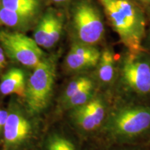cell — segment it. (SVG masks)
I'll list each match as a JSON object with an SVG mask.
<instances>
[{
    "instance_id": "6da1fadb",
    "label": "cell",
    "mask_w": 150,
    "mask_h": 150,
    "mask_svg": "<svg viewBox=\"0 0 150 150\" xmlns=\"http://www.w3.org/2000/svg\"><path fill=\"white\" fill-rule=\"evenodd\" d=\"M90 141L112 145H148L150 143V104L113 99L102 130L96 138Z\"/></svg>"
},
{
    "instance_id": "7a4b0ae2",
    "label": "cell",
    "mask_w": 150,
    "mask_h": 150,
    "mask_svg": "<svg viewBox=\"0 0 150 150\" xmlns=\"http://www.w3.org/2000/svg\"><path fill=\"white\" fill-rule=\"evenodd\" d=\"M111 94L115 100L150 104V53L142 50L122 54Z\"/></svg>"
},
{
    "instance_id": "3957f363",
    "label": "cell",
    "mask_w": 150,
    "mask_h": 150,
    "mask_svg": "<svg viewBox=\"0 0 150 150\" xmlns=\"http://www.w3.org/2000/svg\"><path fill=\"white\" fill-rule=\"evenodd\" d=\"M110 25L127 51L145 50V18L133 0H98Z\"/></svg>"
},
{
    "instance_id": "277c9868",
    "label": "cell",
    "mask_w": 150,
    "mask_h": 150,
    "mask_svg": "<svg viewBox=\"0 0 150 150\" xmlns=\"http://www.w3.org/2000/svg\"><path fill=\"white\" fill-rule=\"evenodd\" d=\"M1 150H33L40 139V122L24 107L21 99L13 97L7 106Z\"/></svg>"
},
{
    "instance_id": "5b68a950",
    "label": "cell",
    "mask_w": 150,
    "mask_h": 150,
    "mask_svg": "<svg viewBox=\"0 0 150 150\" xmlns=\"http://www.w3.org/2000/svg\"><path fill=\"white\" fill-rule=\"evenodd\" d=\"M58 54L47 55L27 81L25 93L22 99L31 115L40 117L51 106L54 96L57 69Z\"/></svg>"
},
{
    "instance_id": "8992f818",
    "label": "cell",
    "mask_w": 150,
    "mask_h": 150,
    "mask_svg": "<svg viewBox=\"0 0 150 150\" xmlns=\"http://www.w3.org/2000/svg\"><path fill=\"white\" fill-rule=\"evenodd\" d=\"M112 101L110 92L99 91L86 104L65 112L67 125L83 141L94 140L106 124Z\"/></svg>"
},
{
    "instance_id": "52a82bcc",
    "label": "cell",
    "mask_w": 150,
    "mask_h": 150,
    "mask_svg": "<svg viewBox=\"0 0 150 150\" xmlns=\"http://www.w3.org/2000/svg\"><path fill=\"white\" fill-rule=\"evenodd\" d=\"M70 29L75 42L97 46L104 39V18L94 0L73 1L70 10Z\"/></svg>"
},
{
    "instance_id": "ba28073f",
    "label": "cell",
    "mask_w": 150,
    "mask_h": 150,
    "mask_svg": "<svg viewBox=\"0 0 150 150\" xmlns=\"http://www.w3.org/2000/svg\"><path fill=\"white\" fill-rule=\"evenodd\" d=\"M0 46L8 58L29 68H34L47 56L33 38L18 31L0 30Z\"/></svg>"
},
{
    "instance_id": "9c48e42d",
    "label": "cell",
    "mask_w": 150,
    "mask_h": 150,
    "mask_svg": "<svg viewBox=\"0 0 150 150\" xmlns=\"http://www.w3.org/2000/svg\"><path fill=\"white\" fill-rule=\"evenodd\" d=\"M65 16L63 11L50 7L35 26L33 40L41 48L50 50L59 42L63 33Z\"/></svg>"
},
{
    "instance_id": "30bf717a",
    "label": "cell",
    "mask_w": 150,
    "mask_h": 150,
    "mask_svg": "<svg viewBox=\"0 0 150 150\" xmlns=\"http://www.w3.org/2000/svg\"><path fill=\"white\" fill-rule=\"evenodd\" d=\"M101 50L97 46L73 42L63 61V70L69 74L93 71L98 63Z\"/></svg>"
},
{
    "instance_id": "8fae6325",
    "label": "cell",
    "mask_w": 150,
    "mask_h": 150,
    "mask_svg": "<svg viewBox=\"0 0 150 150\" xmlns=\"http://www.w3.org/2000/svg\"><path fill=\"white\" fill-rule=\"evenodd\" d=\"M82 141L68 125L54 127L43 138L40 150H87L83 147Z\"/></svg>"
},
{
    "instance_id": "7c38bea8",
    "label": "cell",
    "mask_w": 150,
    "mask_h": 150,
    "mask_svg": "<svg viewBox=\"0 0 150 150\" xmlns=\"http://www.w3.org/2000/svg\"><path fill=\"white\" fill-rule=\"evenodd\" d=\"M118 60L110 47L101 50L98 63L93 70L99 91L110 92L115 85L117 75Z\"/></svg>"
},
{
    "instance_id": "4fadbf2b",
    "label": "cell",
    "mask_w": 150,
    "mask_h": 150,
    "mask_svg": "<svg viewBox=\"0 0 150 150\" xmlns=\"http://www.w3.org/2000/svg\"><path fill=\"white\" fill-rule=\"evenodd\" d=\"M94 86H98V84L93 71L74 74L62 91L58 99L57 108L61 107L69 99Z\"/></svg>"
},
{
    "instance_id": "5bb4252c",
    "label": "cell",
    "mask_w": 150,
    "mask_h": 150,
    "mask_svg": "<svg viewBox=\"0 0 150 150\" xmlns=\"http://www.w3.org/2000/svg\"><path fill=\"white\" fill-rule=\"evenodd\" d=\"M27 78L24 71L21 68L9 69L0 79V94L4 96L17 95L23 99L25 93Z\"/></svg>"
},
{
    "instance_id": "9a60e30c",
    "label": "cell",
    "mask_w": 150,
    "mask_h": 150,
    "mask_svg": "<svg viewBox=\"0 0 150 150\" xmlns=\"http://www.w3.org/2000/svg\"><path fill=\"white\" fill-rule=\"evenodd\" d=\"M1 6L38 22L42 15L43 0H1Z\"/></svg>"
},
{
    "instance_id": "2e32d148",
    "label": "cell",
    "mask_w": 150,
    "mask_h": 150,
    "mask_svg": "<svg viewBox=\"0 0 150 150\" xmlns=\"http://www.w3.org/2000/svg\"><path fill=\"white\" fill-rule=\"evenodd\" d=\"M0 22L1 25L6 26L17 31H27L33 26H35L38 22L1 6L0 9Z\"/></svg>"
},
{
    "instance_id": "e0dca14e",
    "label": "cell",
    "mask_w": 150,
    "mask_h": 150,
    "mask_svg": "<svg viewBox=\"0 0 150 150\" xmlns=\"http://www.w3.org/2000/svg\"><path fill=\"white\" fill-rule=\"evenodd\" d=\"M90 142V148L87 150H148L147 146L132 145H112Z\"/></svg>"
},
{
    "instance_id": "ac0fdd59",
    "label": "cell",
    "mask_w": 150,
    "mask_h": 150,
    "mask_svg": "<svg viewBox=\"0 0 150 150\" xmlns=\"http://www.w3.org/2000/svg\"><path fill=\"white\" fill-rule=\"evenodd\" d=\"M8 117V109L7 108L0 107V142H1L6 122Z\"/></svg>"
},
{
    "instance_id": "d6986e66",
    "label": "cell",
    "mask_w": 150,
    "mask_h": 150,
    "mask_svg": "<svg viewBox=\"0 0 150 150\" xmlns=\"http://www.w3.org/2000/svg\"><path fill=\"white\" fill-rule=\"evenodd\" d=\"M6 65V54L4 52V50L0 46V72L2 71Z\"/></svg>"
},
{
    "instance_id": "ffe728a7",
    "label": "cell",
    "mask_w": 150,
    "mask_h": 150,
    "mask_svg": "<svg viewBox=\"0 0 150 150\" xmlns=\"http://www.w3.org/2000/svg\"><path fill=\"white\" fill-rule=\"evenodd\" d=\"M50 1L58 6H65L70 3L71 0H50Z\"/></svg>"
},
{
    "instance_id": "44dd1931",
    "label": "cell",
    "mask_w": 150,
    "mask_h": 150,
    "mask_svg": "<svg viewBox=\"0 0 150 150\" xmlns=\"http://www.w3.org/2000/svg\"><path fill=\"white\" fill-rule=\"evenodd\" d=\"M137 1H140V2H142V3L150 4V0H137Z\"/></svg>"
},
{
    "instance_id": "7402d4cb",
    "label": "cell",
    "mask_w": 150,
    "mask_h": 150,
    "mask_svg": "<svg viewBox=\"0 0 150 150\" xmlns=\"http://www.w3.org/2000/svg\"><path fill=\"white\" fill-rule=\"evenodd\" d=\"M147 147L148 150H150V143L148 145H147Z\"/></svg>"
},
{
    "instance_id": "603a6c76",
    "label": "cell",
    "mask_w": 150,
    "mask_h": 150,
    "mask_svg": "<svg viewBox=\"0 0 150 150\" xmlns=\"http://www.w3.org/2000/svg\"><path fill=\"white\" fill-rule=\"evenodd\" d=\"M0 9H1V0H0ZM0 25H1V22H0Z\"/></svg>"
},
{
    "instance_id": "cb8c5ba5",
    "label": "cell",
    "mask_w": 150,
    "mask_h": 150,
    "mask_svg": "<svg viewBox=\"0 0 150 150\" xmlns=\"http://www.w3.org/2000/svg\"><path fill=\"white\" fill-rule=\"evenodd\" d=\"M149 40H150V31H149Z\"/></svg>"
}]
</instances>
